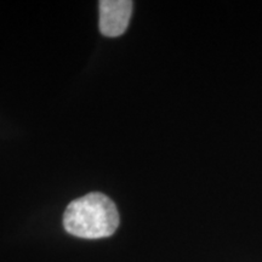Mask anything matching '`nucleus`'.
<instances>
[{"instance_id":"2","label":"nucleus","mask_w":262,"mask_h":262,"mask_svg":"<svg viewBox=\"0 0 262 262\" xmlns=\"http://www.w3.org/2000/svg\"><path fill=\"white\" fill-rule=\"evenodd\" d=\"M133 2L102 0L100 2V31L106 37H119L129 25Z\"/></svg>"},{"instance_id":"1","label":"nucleus","mask_w":262,"mask_h":262,"mask_svg":"<svg viewBox=\"0 0 262 262\" xmlns=\"http://www.w3.org/2000/svg\"><path fill=\"white\" fill-rule=\"evenodd\" d=\"M66 231L85 239L112 235L119 226V214L114 203L103 193L93 192L70 203L63 215Z\"/></svg>"}]
</instances>
